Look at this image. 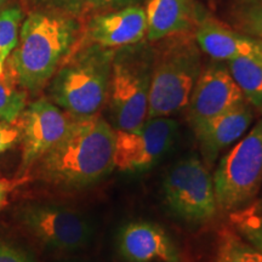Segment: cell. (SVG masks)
<instances>
[{
	"instance_id": "cell-17",
	"label": "cell",
	"mask_w": 262,
	"mask_h": 262,
	"mask_svg": "<svg viewBox=\"0 0 262 262\" xmlns=\"http://www.w3.org/2000/svg\"><path fill=\"white\" fill-rule=\"evenodd\" d=\"M26 14L33 11L51 12L84 22L98 12L112 10L110 0H18Z\"/></svg>"
},
{
	"instance_id": "cell-19",
	"label": "cell",
	"mask_w": 262,
	"mask_h": 262,
	"mask_svg": "<svg viewBox=\"0 0 262 262\" xmlns=\"http://www.w3.org/2000/svg\"><path fill=\"white\" fill-rule=\"evenodd\" d=\"M212 262H262V250L242 237L237 231L221 232Z\"/></svg>"
},
{
	"instance_id": "cell-32",
	"label": "cell",
	"mask_w": 262,
	"mask_h": 262,
	"mask_svg": "<svg viewBox=\"0 0 262 262\" xmlns=\"http://www.w3.org/2000/svg\"><path fill=\"white\" fill-rule=\"evenodd\" d=\"M64 262H81V261H64Z\"/></svg>"
},
{
	"instance_id": "cell-21",
	"label": "cell",
	"mask_w": 262,
	"mask_h": 262,
	"mask_svg": "<svg viewBox=\"0 0 262 262\" xmlns=\"http://www.w3.org/2000/svg\"><path fill=\"white\" fill-rule=\"evenodd\" d=\"M27 104V93L18 86L5 66L0 74V123H15Z\"/></svg>"
},
{
	"instance_id": "cell-1",
	"label": "cell",
	"mask_w": 262,
	"mask_h": 262,
	"mask_svg": "<svg viewBox=\"0 0 262 262\" xmlns=\"http://www.w3.org/2000/svg\"><path fill=\"white\" fill-rule=\"evenodd\" d=\"M116 130L98 114L75 117L70 129L35 164L38 178L67 191L83 189L114 169Z\"/></svg>"
},
{
	"instance_id": "cell-20",
	"label": "cell",
	"mask_w": 262,
	"mask_h": 262,
	"mask_svg": "<svg viewBox=\"0 0 262 262\" xmlns=\"http://www.w3.org/2000/svg\"><path fill=\"white\" fill-rule=\"evenodd\" d=\"M26 17L25 10L18 3H12L0 10V74L18 41L19 29Z\"/></svg>"
},
{
	"instance_id": "cell-11",
	"label": "cell",
	"mask_w": 262,
	"mask_h": 262,
	"mask_svg": "<svg viewBox=\"0 0 262 262\" xmlns=\"http://www.w3.org/2000/svg\"><path fill=\"white\" fill-rule=\"evenodd\" d=\"M247 102L227 64L212 61L203 66L187 104L188 123L195 131L211 118Z\"/></svg>"
},
{
	"instance_id": "cell-31",
	"label": "cell",
	"mask_w": 262,
	"mask_h": 262,
	"mask_svg": "<svg viewBox=\"0 0 262 262\" xmlns=\"http://www.w3.org/2000/svg\"><path fill=\"white\" fill-rule=\"evenodd\" d=\"M10 4H12L11 0H0V10L6 8V6L10 5Z\"/></svg>"
},
{
	"instance_id": "cell-6",
	"label": "cell",
	"mask_w": 262,
	"mask_h": 262,
	"mask_svg": "<svg viewBox=\"0 0 262 262\" xmlns=\"http://www.w3.org/2000/svg\"><path fill=\"white\" fill-rule=\"evenodd\" d=\"M221 211L250 205L262 187V119L222 157L212 176Z\"/></svg>"
},
{
	"instance_id": "cell-25",
	"label": "cell",
	"mask_w": 262,
	"mask_h": 262,
	"mask_svg": "<svg viewBox=\"0 0 262 262\" xmlns=\"http://www.w3.org/2000/svg\"><path fill=\"white\" fill-rule=\"evenodd\" d=\"M21 131L17 123H0V155L17 145Z\"/></svg>"
},
{
	"instance_id": "cell-28",
	"label": "cell",
	"mask_w": 262,
	"mask_h": 262,
	"mask_svg": "<svg viewBox=\"0 0 262 262\" xmlns=\"http://www.w3.org/2000/svg\"><path fill=\"white\" fill-rule=\"evenodd\" d=\"M239 5H257L262 4V0H238Z\"/></svg>"
},
{
	"instance_id": "cell-23",
	"label": "cell",
	"mask_w": 262,
	"mask_h": 262,
	"mask_svg": "<svg viewBox=\"0 0 262 262\" xmlns=\"http://www.w3.org/2000/svg\"><path fill=\"white\" fill-rule=\"evenodd\" d=\"M233 25L238 32L262 40V4L239 5L233 14Z\"/></svg>"
},
{
	"instance_id": "cell-29",
	"label": "cell",
	"mask_w": 262,
	"mask_h": 262,
	"mask_svg": "<svg viewBox=\"0 0 262 262\" xmlns=\"http://www.w3.org/2000/svg\"><path fill=\"white\" fill-rule=\"evenodd\" d=\"M256 40V47H257V58L262 62V40H258V39H255Z\"/></svg>"
},
{
	"instance_id": "cell-3",
	"label": "cell",
	"mask_w": 262,
	"mask_h": 262,
	"mask_svg": "<svg viewBox=\"0 0 262 262\" xmlns=\"http://www.w3.org/2000/svg\"><path fill=\"white\" fill-rule=\"evenodd\" d=\"M114 49L79 41L47 85V96L73 117L98 114L107 103Z\"/></svg>"
},
{
	"instance_id": "cell-8",
	"label": "cell",
	"mask_w": 262,
	"mask_h": 262,
	"mask_svg": "<svg viewBox=\"0 0 262 262\" xmlns=\"http://www.w3.org/2000/svg\"><path fill=\"white\" fill-rule=\"evenodd\" d=\"M16 217L38 242L61 253L79 251L94 237L91 222L81 212L64 205L28 202L19 206Z\"/></svg>"
},
{
	"instance_id": "cell-5",
	"label": "cell",
	"mask_w": 262,
	"mask_h": 262,
	"mask_svg": "<svg viewBox=\"0 0 262 262\" xmlns=\"http://www.w3.org/2000/svg\"><path fill=\"white\" fill-rule=\"evenodd\" d=\"M153 62L155 45L146 39L114 51L107 100L114 130H133L145 123Z\"/></svg>"
},
{
	"instance_id": "cell-9",
	"label": "cell",
	"mask_w": 262,
	"mask_h": 262,
	"mask_svg": "<svg viewBox=\"0 0 262 262\" xmlns=\"http://www.w3.org/2000/svg\"><path fill=\"white\" fill-rule=\"evenodd\" d=\"M179 131V123L170 117L147 118L133 130H116L114 168L137 172L155 166L171 148Z\"/></svg>"
},
{
	"instance_id": "cell-24",
	"label": "cell",
	"mask_w": 262,
	"mask_h": 262,
	"mask_svg": "<svg viewBox=\"0 0 262 262\" xmlns=\"http://www.w3.org/2000/svg\"><path fill=\"white\" fill-rule=\"evenodd\" d=\"M0 262H35V258L25 248L0 239Z\"/></svg>"
},
{
	"instance_id": "cell-27",
	"label": "cell",
	"mask_w": 262,
	"mask_h": 262,
	"mask_svg": "<svg viewBox=\"0 0 262 262\" xmlns=\"http://www.w3.org/2000/svg\"><path fill=\"white\" fill-rule=\"evenodd\" d=\"M139 2L140 0H110L112 9H120L125 8V6L136 5L139 4Z\"/></svg>"
},
{
	"instance_id": "cell-4",
	"label": "cell",
	"mask_w": 262,
	"mask_h": 262,
	"mask_svg": "<svg viewBox=\"0 0 262 262\" xmlns=\"http://www.w3.org/2000/svg\"><path fill=\"white\" fill-rule=\"evenodd\" d=\"M152 84L147 118L171 117L187 107L203 68L202 50L193 32L153 42Z\"/></svg>"
},
{
	"instance_id": "cell-2",
	"label": "cell",
	"mask_w": 262,
	"mask_h": 262,
	"mask_svg": "<svg viewBox=\"0 0 262 262\" xmlns=\"http://www.w3.org/2000/svg\"><path fill=\"white\" fill-rule=\"evenodd\" d=\"M81 37L83 22L79 19L51 12H28L6 68L21 89L38 94L47 88Z\"/></svg>"
},
{
	"instance_id": "cell-16",
	"label": "cell",
	"mask_w": 262,
	"mask_h": 262,
	"mask_svg": "<svg viewBox=\"0 0 262 262\" xmlns=\"http://www.w3.org/2000/svg\"><path fill=\"white\" fill-rule=\"evenodd\" d=\"M198 47L215 61L227 62L238 57H256L254 38L233 31L208 15H203L193 32Z\"/></svg>"
},
{
	"instance_id": "cell-12",
	"label": "cell",
	"mask_w": 262,
	"mask_h": 262,
	"mask_svg": "<svg viewBox=\"0 0 262 262\" xmlns=\"http://www.w3.org/2000/svg\"><path fill=\"white\" fill-rule=\"evenodd\" d=\"M147 22L139 4L98 12L83 22L81 41L107 49H119L146 39Z\"/></svg>"
},
{
	"instance_id": "cell-22",
	"label": "cell",
	"mask_w": 262,
	"mask_h": 262,
	"mask_svg": "<svg viewBox=\"0 0 262 262\" xmlns=\"http://www.w3.org/2000/svg\"><path fill=\"white\" fill-rule=\"evenodd\" d=\"M231 221L235 231L245 241L262 250V211L250 204L241 210L231 212Z\"/></svg>"
},
{
	"instance_id": "cell-14",
	"label": "cell",
	"mask_w": 262,
	"mask_h": 262,
	"mask_svg": "<svg viewBox=\"0 0 262 262\" xmlns=\"http://www.w3.org/2000/svg\"><path fill=\"white\" fill-rule=\"evenodd\" d=\"M253 120V107L244 102L211 118L193 131L205 165L209 168L214 165L222 150L244 136Z\"/></svg>"
},
{
	"instance_id": "cell-18",
	"label": "cell",
	"mask_w": 262,
	"mask_h": 262,
	"mask_svg": "<svg viewBox=\"0 0 262 262\" xmlns=\"http://www.w3.org/2000/svg\"><path fill=\"white\" fill-rule=\"evenodd\" d=\"M245 101L262 116V62L257 57H238L226 62Z\"/></svg>"
},
{
	"instance_id": "cell-13",
	"label": "cell",
	"mask_w": 262,
	"mask_h": 262,
	"mask_svg": "<svg viewBox=\"0 0 262 262\" xmlns=\"http://www.w3.org/2000/svg\"><path fill=\"white\" fill-rule=\"evenodd\" d=\"M117 251L124 262H182L181 251L162 226L134 221L120 229Z\"/></svg>"
},
{
	"instance_id": "cell-26",
	"label": "cell",
	"mask_w": 262,
	"mask_h": 262,
	"mask_svg": "<svg viewBox=\"0 0 262 262\" xmlns=\"http://www.w3.org/2000/svg\"><path fill=\"white\" fill-rule=\"evenodd\" d=\"M12 182L8 181V180L0 179V210L6 205L8 203V195L9 192L12 189Z\"/></svg>"
},
{
	"instance_id": "cell-15",
	"label": "cell",
	"mask_w": 262,
	"mask_h": 262,
	"mask_svg": "<svg viewBox=\"0 0 262 262\" xmlns=\"http://www.w3.org/2000/svg\"><path fill=\"white\" fill-rule=\"evenodd\" d=\"M146 40L157 42L181 33H191L204 14L198 11L194 0H147Z\"/></svg>"
},
{
	"instance_id": "cell-30",
	"label": "cell",
	"mask_w": 262,
	"mask_h": 262,
	"mask_svg": "<svg viewBox=\"0 0 262 262\" xmlns=\"http://www.w3.org/2000/svg\"><path fill=\"white\" fill-rule=\"evenodd\" d=\"M251 205H253L255 209H257V210L262 211V195L260 199H257V201H254L253 203H251Z\"/></svg>"
},
{
	"instance_id": "cell-10",
	"label": "cell",
	"mask_w": 262,
	"mask_h": 262,
	"mask_svg": "<svg viewBox=\"0 0 262 262\" xmlns=\"http://www.w3.org/2000/svg\"><path fill=\"white\" fill-rule=\"evenodd\" d=\"M75 117L56 106L47 97L26 104L18 117L21 131V170L34 166L70 129Z\"/></svg>"
},
{
	"instance_id": "cell-7",
	"label": "cell",
	"mask_w": 262,
	"mask_h": 262,
	"mask_svg": "<svg viewBox=\"0 0 262 262\" xmlns=\"http://www.w3.org/2000/svg\"><path fill=\"white\" fill-rule=\"evenodd\" d=\"M163 194L168 209L179 220L204 225L217 215V202L209 168L194 155L173 163L163 179Z\"/></svg>"
}]
</instances>
